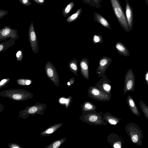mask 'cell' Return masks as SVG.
I'll list each match as a JSON object with an SVG mask.
<instances>
[{"label":"cell","mask_w":148,"mask_h":148,"mask_svg":"<svg viewBox=\"0 0 148 148\" xmlns=\"http://www.w3.org/2000/svg\"><path fill=\"white\" fill-rule=\"evenodd\" d=\"M125 130L132 142L138 146L142 145V139L144 136L142 130L137 124L130 123L125 126Z\"/></svg>","instance_id":"1"},{"label":"cell","mask_w":148,"mask_h":148,"mask_svg":"<svg viewBox=\"0 0 148 148\" xmlns=\"http://www.w3.org/2000/svg\"><path fill=\"white\" fill-rule=\"evenodd\" d=\"M114 14L121 26L127 32H130L126 16L119 0H110Z\"/></svg>","instance_id":"2"},{"label":"cell","mask_w":148,"mask_h":148,"mask_svg":"<svg viewBox=\"0 0 148 148\" xmlns=\"http://www.w3.org/2000/svg\"><path fill=\"white\" fill-rule=\"evenodd\" d=\"M135 85V77L133 70L129 69L125 76V82L123 90L124 95L127 92L134 90Z\"/></svg>","instance_id":"3"},{"label":"cell","mask_w":148,"mask_h":148,"mask_svg":"<svg viewBox=\"0 0 148 148\" xmlns=\"http://www.w3.org/2000/svg\"><path fill=\"white\" fill-rule=\"evenodd\" d=\"M28 37L30 45L33 53H37L39 50L38 41L34 30L33 22H31L29 28Z\"/></svg>","instance_id":"4"},{"label":"cell","mask_w":148,"mask_h":148,"mask_svg":"<svg viewBox=\"0 0 148 148\" xmlns=\"http://www.w3.org/2000/svg\"><path fill=\"white\" fill-rule=\"evenodd\" d=\"M45 68L46 74L48 77L55 84H58L59 77L55 66L50 61H48L46 63Z\"/></svg>","instance_id":"5"},{"label":"cell","mask_w":148,"mask_h":148,"mask_svg":"<svg viewBox=\"0 0 148 148\" xmlns=\"http://www.w3.org/2000/svg\"><path fill=\"white\" fill-rule=\"evenodd\" d=\"M112 61L111 58L105 56L100 59L96 72V74L98 75V77H101L105 74L106 70Z\"/></svg>","instance_id":"6"},{"label":"cell","mask_w":148,"mask_h":148,"mask_svg":"<svg viewBox=\"0 0 148 148\" xmlns=\"http://www.w3.org/2000/svg\"><path fill=\"white\" fill-rule=\"evenodd\" d=\"M8 38L17 39L18 38V36L17 29H13L6 26L0 30V41Z\"/></svg>","instance_id":"7"},{"label":"cell","mask_w":148,"mask_h":148,"mask_svg":"<svg viewBox=\"0 0 148 148\" xmlns=\"http://www.w3.org/2000/svg\"><path fill=\"white\" fill-rule=\"evenodd\" d=\"M88 92L92 98L96 100L103 101L110 99L109 95L95 86H90L88 88Z\"/></svg>","instance_id":"8"},{"label":"cell","mask_w":148,"mask_h":148,"mask_svg":"<svg viewBox=\"0 0 148 148\" xmlns=\"http://www.w3.org/2000/svg\"><path fill=\"white\" fill-rule=\"evenodd\" d=\"M95 86L106 93H110L111 88L110 80L104 74Z\"/></svg>","instance_id":"9"},{"label":"cell","mask_w":148,"mask_h":148,"mask_svg":"<svg viewBox=\"0 0 148 148\" xmlns=\"http://www.w3.org/2000/svg\"><path fill=\"white\" fill-rule=\"evenodd\" d=\"M125 16L127 22L129 30H132L134 22L133 9L128 0H125Z\"/></svg>","instance_id":"10"},{"label":"cell","mask_w":148,"mask_h":148,"mask_svg":"<svg viewBox=\"0 0 148 148\" xmlns=\"http://www.w3.org/2000/svg\"><path fill=\"white\" fill-rule=\"evenodd\" d=\"M89 60L87 58H83L79 60L81 73L87 80L89 79Z\"/></svg>","instance_id":"11"},{"label":"cell","mask_w":148,"mask_h":148,"mask_svg":"<svg viewBox=\"0 0 148 148\" xmlns=\"http://www.w3.org/2000/svg\"><path fill=\"white\" fill-rule=\"evenodd\" d=\"M126 101L127 105L132 112L137 116H140V113L132 97L129 95L127 97Z\"/></svg>","instance_id":"12"},{"label":"cell","mask_w":148,"mask_h":148,"mask_svg":"<svg viewBox=\"0 0 148 148\" xmlns=\"http://www.w3.org/2000/svg\"><path fill=\"white\" fill-rule=\"evenodd\" d=\"M94 20L103 27L111 30L110 24L108 21L104 17L97 12L94 13Z\"/></svg>","instance_id":"13"},{"label":"cell","mask_w":148,"mask_h":148,"mask_svg":"<svg viewBox=\"0 0 148 148\" xmlns=\"http://www.w3.org/2000/svg\"><path fill=\"white\" fill-rule=\"evenodd\" d=\"M115 47L119 55L126 57L130 56V53L129 51L123 43L117 42L116 43Z\"/></svg>","instance_id":"14"},{"label":"cell","mask_w":148,"mask_h":148,"mask_svg":"<svg viewBox=\"0 0 148 148\" xmlns=\"http://www.w3.org/2000/svg\"><path fill=\"white\" fill-rule=\"evenodd\" d=\"M85 120L90 123L96 124L100 125L102 123L100 116L95 114H87L85 117Z\"/></svg>","instance_id":"15"},{"label":"cell","mask_w":148,"mask_h":148,"mask_svg":"<svg viewBox=\"0 0 148 148\" xmlns=\"http://www.w3.org/2000/svg\"><path fill=\"white\" fill-rule=\"evenodd\" d=\"M16 40L15 39H10L9 40L0 43V52H3L13 45L15 44Z\"/></svg>","instance_id":"16"},{"label":"cell","mask_w":148,"mask_h":148,"mask_svg":"<svg viewBox=\"0 0 148 148\" xmlns=\"http://www.w3.org/2000/svg\"><path fill=\"white\" fill-rule=\"evenodd\" d=\"M78 60L74 58L70 60L68 63V68L71 71L77 76H78L77 71L78 67Z\"/></svg>","instance_id":"17"},{"label":"cell","mask_w":148,"mask_h":148,"mask_svg":"<svg viewBox=\"0 0 148 148\" xmlns=\"http://www.w3.org/2000/svg\"><path fill=\"white\" fill-rule=\"evenodd\" d=\"M82 11V8L81 7L75 13L68 16L66 19V22L67 23H70L78 19L81 16Z\"/></svg>","instance_id":"18"},{"label":"cell","mask_w":148,"mask_h":148,"mask_svg":"<svg viewBox=\"0 0 148 148\" xmlns=\"http://www.w3.org/2000/svg\"><path fill=\"white\" fill-rule=\"evenodd\" d=\"M104 116L106 120L112 125H116L122 119L115 116H110L108 115Z\"/></svg>","instance_id":"19"},{"label":"cell","mask_w":148,"mask_h":148,"mask_svg":"<svg viewBox=\"0 0 148 148\" xmlns=\"http://www.w3.org/2000/svg\"><path fill=\"white\" fill-rule=\"evenodd\" d=\"M75 3L73 2H71L63 9L62 14L64 17H66L69 15Z\"/></svg>","instance_id":"20"},{"label":"cell","mask_w":148,"mask_h":148,"mask_svg":"<svg viewBox=\"0 0 148 148\" xmlns=\"http://www.w3.org/2000/svg\"><path fill=\"white\" fill-rule=\"evenodd\" d=\"M139 105L142 112L148 120V106L141 100L139 101Z\"/></svg>","instance_id":"21"},{"label":"cell","mask_w":148,"mask_h":148,"mask_svg":"<svg viewBox=\"0 0 148 148\" xmlns=\"http://www.w3.org/2000/svg\"><path fill=\"white\" fill-rule=\"evenodd\" d=\"M82 108L84 111H90L96 109V107L94 104L89 101H86L83 104Z\"/></svg>","instance_id":"22"},{"label":"cell","mask_w":148,"mask_h":148,"mask_svg":"<svg viewBox=\"0 0 148 148\" xmlns=\"http://www.w3.org/2000/svg\"><path fill=\"white\" fill-rule=\"evenodd\" d=\"M92 42L95 44H96L98 43H102L103 42L102 36L99 35H94L92 37Z\"/></svg>","instance_id":"23"},{"label":"cell","mask_w":148,"mask_h":148,"mask_svg":"<svg viewBox=\"0 0 148 148\" xmlns=\"http://www.w3.org/2000/svg\"><path fill=\"white\" fill-rule=\"evenodd\" d=\"M16 58L18 61H22L23 58V53L21 50L18 51L16 55Z\"/></svg>","instance_id":"24"},{"label":"cell","mask_w":148,"mask_h":148,"mask_svg":"<svg viewBox=\"0 0 148 148\" xmlns=\"http://www.w3.org/2000/svg\"><path fill=\"white\" fill-rule=\"evenodd\" d=\"M20 3L24 6H29L32 4L30 0H18Z\"/></svg>","instance_id":"25"},{"label":"cell","mask_w":148,"mask_h":148,"mask_svg":"<svg viewBox=\"0 0 148 148\" xmlns=\"http://www.w3.org/2000/svg\"><path fill=\"white\" fill-rule=\"evenodd\" d=\"M93 4V7L96 8H98L101 7L100 3H99L98 0H92Z\"/></svg>","instance_id":"26"},{"label":"cell","mask_w":148,"mask_h":148,"mask_svg":"<svg viewBox=\"0 0 148 148\" xmlns=\"http://www.w3.org/2000/svg\"><path fill=\"white\" fill-rule=\"evenodd\" d=\"M8 13V11L3 10H0V19H1Z\"/></svg>","instance_id":"27"},{"label":"cell","mask_w":148,"mask_h":148,"mask_svg":"<svg viewBox=\"0 0 148 148\" xmlns=\"http://www.w3.org/2000/svg\"><path fill=\"white\" fill-rule=\"evenodd\" d=\"M27 79H20L17 80V83L20 85H26V82Z\"/></svg>","instance_id":"28"},{"label":"cell","mask_w":148,"mask_h":148,"mask_svg":"<svg viewBox=\"0 0 148 148\" xmlns=\"http://www.w3.org/2000/svg\"><path fill=\"white\" fill-rule=\"evenodd\" d=\"M37 110V108L35 106L30 108L28 110V112L30 113H33L36 112Z\"/></svg>","instance_id":"29"},{"label":"cell","mask_w":148,"mask_h":148,"mask_svg":"<svg viewBox=\"0 0 148 148\" xmlns=\"http://www.w3.org/2000/svg\"><path fill=\"white\" fill-rule=\"evenodd\" d=\"M34 2L40 5H44L46 0H33Z\"/></svg>","instance_id":"30"},{"label":"cell","mask_w":148,"mask_h":148,"mask_svg":"<svg viewBox=\"0 0 148 148\" xmlns=\"http://www.w3.org/2000/svg\"><path fill=\"white\" fill-rule=\"evenodd\" d=\"M10 80V79L9 78H7L6 79H2L0 82V85L1 86L5 84L8 82Z\"/></svg>","instance_id":"31"},{"label":"cell","mask_w":148,"mask_h":148,"mask_svg":"<svg viewBox=\"0 0 148 148\" xmlns=\"http://www.w3.org/2000/svg\"><path fill=\"white\" fill-rule=\"evenodd\" d=\"M12 97L14 99L19 100L21 98L22 96L19 94H14L13 95Z\"/></svg>","instance_id":"32"},{"label":"cell","mask_w":148,"mask_h":148,"mask_svg":"<svg viewBox=\"0 0 148 148\" xmlns=\"http://www.w3.org/2000/svg\"><path fill=\"white\" fill-rule=\"evenodd\" d=\"M75 78L73 77L72 78H70L69 81L67 83V84L69 86L73 84L74 82Z\"/></svg>","instance_id":"33"},{"label":"cell","mask_w":148,"mask_h":148,"mask_svg":"<svg viewBox=\"0 0 148 148\" xmlns=\"http://www.w3.org/2000/svg\"><path fill=\"white\" fill-rule=\"evenodd\" d=\"M60 144L61 143L60 141H56L53 144V148H58L60 146Z\"/></svg>","instance_id":"34"},{"label":"cell","mask_w":148,"mask_h":148,"mask_svg":"<svg viewBox=\"0 0 148 148\" xmlns=\"http://www.w3.org/2000/svg\"><path fill=\"white\" fill-rule=\"evenodd\" d=\"M84 2L87 4L88 5H89L90 6H92V5L90 0H82Z\"/></svg>","instance_id":"35"},{"label":"cell","mask_w":148,"mask_h":148,"mask_svg":"<svg viewBox=\"0 0 148 148\" xmlns=\"http://www.w3.org/2000/svg\"><path fill=\"white\" fill-rule=\"evenodd\" d=\"M145 78L147 84L148 86V69L145 73Z\"/></svg>","instance_id":"36"},{"label":"cell","mask_w":148,"mask_h":148,"mask_svg":"<svg viewBox=\"0 0 148 148\" xmlns=\"http://www.w3.org/2000/svg\"><path fill=\"white\" fill-rule=\"evenodd\" d=\"M60 102L62 103H67L68 102V100L64 98H62L60 99Z\"/></svg>","instance_id":"37"},{"label":"cell","mask_w":148,"mask_h":148,"mask_svg":"<svg viewBox=\"0 0 148 148\" xmlns=\"http://www.w3.org/2000/svg\"><path fill=\"white\" fill-rule=\"evenodd\" d=\"M53 131V130L52 129H49L46 131V133L47 134H50L52 133Z\"/></svg>","instance_id":"38"},{"label":"cell","mask_w":148,"mask_h":148,"mask_svg":"<svg viewBox=\"0 0 148 148\" xmlns=\"http://www.w3.org/2000/svg\"><path fill=\"white\" fill-rule=\"evenodd\" d=\"M31 82V81L29 79H27L26 82V85H29Z\"/></svg>","instance_id":"39"},{"label":"cell","mask_w":148,"mask_h":148,"mask_svg":"<svg viewBox=\"0 0 148 148\" xmlns=\"http://www.w3.org/2000/svg\"><path fill=\"white\" fill-rule=\"evenodd\" d=\"M90 1H91V5H92V6L93 7V4L92 0H90Z\"/></svg>","instance_id":"40"},{"label":"cell","mask_w":148,"mask_h":148,"mask_svg":"<svg viewBox=\"0 0 148 148\" xmlns=\"http://www.w3.org/2000/svg\"><path fill=\"white\" fill-rule=\"evenodd\" d=\"M145 1L148 7V0H145Z\"/></svg>","instance_id":"41"},{"label":"cell","mask_w":148,"mask_h":148,"mask_svg":"<svg viewBox=\"0 0 148 148\" xmlns=\"http://www.w3.org/2000/svg\"><path fill=\"white\" fill-rule=\"evenodd\" d=\"M99 0V3H101V1H102V0Z\"/></svg>","instance_id":"42"},{"label":"cell","mask_w":148,"mask_h":148,"mask_svg":"<svg viewBox=\"0 0 148 148\" xmlns=\"http://www.w3.org/2000/svg\"><path fill=\"white\" fill-rule=\"evenodd\" d=\"M13 148H18V147H13Z\"/></svg>","instance_id":"43"}]
</instances>
